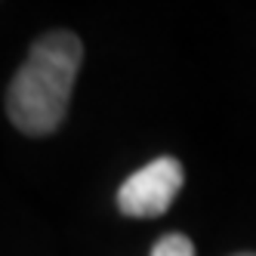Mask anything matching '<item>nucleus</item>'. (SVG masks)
<instances>
[{
    "label": "nucleus",
    "instance_id": "obj_1",
    "mask_svg": "<svg viewBox=\"0 0 256 256\" xmlns=\"http://www.w3.org/2000/svg\"><path fill=\"white\" fill-rule=\"evenodd\" d=\"M84 62L80 38L71 31H46L28 50V59L6 90V118L28 136H50L65 120L71 86Z\"/></svg>",
    "mask_w": 256,
    "mask_h": 256
},
{
    "label": "nucleus",
    "instance_id": "obj_2",
    "mask_svg": "<svg viewBox=\"0 0 256 256\" xmlns=\"http://www.w3.org/2000/svg\"><path fill=\"white\" fill-rule=\"evenodd\" d=\"M182 179H186V173H182V164L176 158H154L120 182L118 210L136 219L164 216L173 204V198L179 194Z\"/></svg>",
    "mask_w": 256,
    "mask_h": 256
},
{
    "label": "nucleus",
    "instance_id": "obj_3",
    "mask_svg": "<svg viewBox=\"0 0 256 256\" xmlns=\"http://www.w3.org/2000/svg\"><path fill=\"white\" fill-rule=\"evenodd\" d=\"M148 256H194V244L188 241L186 234L170 232V234H160L158 241L152 244Z\"/></svg>",
    "mask_w": 256,
    "mask_h": 256
},
{
    "label": "nucleus",
    "instance_id": "obj_4",
    "mask_svg": "<svg viewBox=\"0 0 256 256\" xmlns=\"http://www.w3.org/2000/svg\"><path fill=\"white\" fill-rule=\"evenodd\" d=\"M234 256H256V253H234Z\"/></svg>",
    "mask_w": 256,
    "mask_h": 256
}]
</instances>
